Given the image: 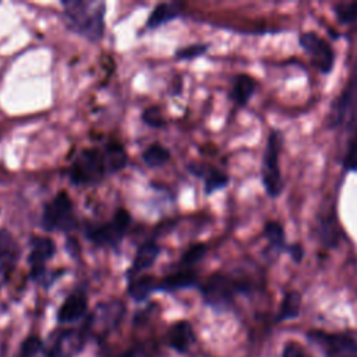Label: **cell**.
<instances>
[{"mask_svg": "<svg viewBox=\"0 0 357 357\" xmlns=\"http://www.w3.org/2000/svg\"><path fill=\"white\" fill-rule=\"evenodd\" d=\"M63 17L66 25L75 33L91 42H98L105 31V3L103 1H63Z\"/></svg>", "mask_w": 357, "mask_h": 357, "instance_id": "obj_1", "label": "cell"}, {"mask_svg": "<svg viewBox=\"0 0 357 357\" xmlns=\"http://www.w3.org/2000/svg\"><path fill=\"white\" fill-rule=\"evenodd\" d=\"M250 287L251 286L247 282L237 280L218 272L208 278L201 287V293L208 305L216 310H226L233 304L236 294L247 293Z\"/></svg>", "mask_w": 357, "mask_h": 357, "instance_id": "obj_2", "label": "cell"}, {"mask_svg": "<svg viewBox=\"0 0 357 357\" xmlns=\"http://www.w3.org/2000/svg\"><path fill=\"white\" fill-rule=\"evenodd\" d=\"M124 304L119 300L99 303L82 326L86 337L103 339L113 332L124 317Z\"/></svg>", "mask_w": 357, "mask_h": 357, "instance_id": "obj_3", "label": "cell"}, {"mask_svg": "<svg viewBox=\"0 0 357 357\" xmlns=\"http://www.w3.org/2000/svg\"><path fill=\"white\" fill-rule=\"evenodd\" d=\"M282 148V134L278 131H271L265 151L262 158V166H261V177L262 184L266 191V194L272 198H276L280 195L283 190V181L279 167V153Z\"/></svg>", "mask_w": 357, "mask_h": 357, "instance_id": "obj_4", "label": "cell"}, {"mask_svg": "<svg viewBox=\"0 0 357 357\" xmlns=\"http://www.w3.org/2000/svg\"><path fill=\"white\" fill-rule=\"evenodd\" d=\"M71 183L77 185H89L100 181L106 172L102 149H84L68 169Z\"/></svg>", "mask_w": 357, "mask_h": 357, "instance_id": "obj_5", "label": "cell"}, {"mask_svg": "<svg viewBox=\"0 0 357 357\" xmlns=\"http://www.w3.org/2000/svg\"><path fill=\"white\" fill-rule=\"evenodd\" d=\"M332 127L353 130L357 127V61L353 74L331 110Z\"/></svg>", "mask_w": 357, "mask_h": 357, "instance_id": "obj_6", "label": "cell"}, {"mask_svg": "<svg viewBox=\"0 0 357 357\" xmlns=\"http://www.w3.org/2000/svg\"><path fill=\"white\" fill-rule=\"evenodd\" d=\"M40 226L46 231H70L75 227L73 204L66 192H59L50 202L46 204L42 213Z\"/></svg>", "mask_w": 357, "mask_h": 357, "instance_id": "obj_7", "label": "cell"}, {"mask_svg": "<svg viewBox=\"0 0 357 357\" xmlns=\"http://www.w3.org/2000/svg\"><path fill=\"white\" fill-rule=\"evenodd\" d=\"M88 340L84 329H57L43 342L45 357H74L85 346Z\"/></svg>", "mask_w": 357, "mask_h": 357, "instance_id": "obj_8", "label": "cell"}, {"mask_svg": "<svg viewBox=\"0 0 357 357\" xmlns=\"http://www.w3.org/2000/svg\"><path fill=\"white\" fill-rule=\"evenodd\" d=\"M130 226V215L124 209H119L113 219L100 226H92L86 230V237L96 245L116 247L123 240Z\"/></svg>", "mask_w": 357, "mask_h": 357, "instance_id": "obj_9", "label": "cell"}, {"mask_svg": "<svg viewBox=\"0 0 357 357\" xmlns=\"http://www.w3.org/2000/svg\"><path fill=\"white\" fill-rule=\"evenodd\" d=\"M298 43L321 73L328 74L332 71L335 63L333 49L317 32H303L298 36Z\"/></svg>", "mask_w": 357, "mask_h": 357, "instance_id": "obj_10", "label": "cell"}, {"mask_svg": "<svg viewBox=\"0 0 357 357\" xmlns=\"http://www.w3.org/2000/svg\"><path fill=\"white\" fill-rule=\"evenodd\" d=\"M311 342L317 343L328 357H357V340L347 335L326 333L322 331L308 332Z\"/></svg>", "mask_w": 357, "mask_h": 357, "instance_id": "obj_11", "label": "cell"}, {"mask_svg": "<svg viewBox=\"0 0 357 357\" xmlns=\"http://www.w3.org/2000/svg\"><path fill=\"white\" fill-rule=\"evenodd\" d=\"M56 252V245L52 238L35 236L31 238V252L28 264L31 266V278L42 279L46 271V262Z\"/></svg>", "mask_w": 357, "mask_h": 357, "instance_id": "obj_12", "label": "cell"}, {"mask_svg": "<svg viewBox=\"0 0 357 357\" xmlns=\"http://www.w3.org/2000/svg\"><path fill=\"white\" fill-rule=\"evenodd\" d=\"M88 300L84 291L71 293L57 311V321L60 324H70L81 319L86 314Z\"/></svg>", "mask_w": 357, "mask_h": 357, "instance_id": "obj_13", "label": "cell"}, {"mask_svg": "<svg viewBox=\"0 0 357 357\" xmlns=\"http://www.w3.org/2000/svg\"><path fill=\"white\" fill-rule=\"evenodd\" d=\"M195 342V333L188 321H177L167 332V343L177 353H187Z\"/></svg>", "mask_w": 357, "mask_h": 357, "instance_id": "obj_14", "label": "cell"}, {"mask_svg": "<svg viewBox=\"0 0 357 357\" xmlns=\"http://www.w3.org/2000/svg\"><path fill=\"white\" fill-rule=\"evenodd\" d=\"M20 258V247L13 234L1 229L0 230V272L3 276H8V273L13 271L14 265L17 264Z\"/></svg>", "mask_w": 357, "mask_h": 357, "instance_id": "obj_15", "label": "cell"}, {"mask_svg": "<svg viewBox=\"0 0 357 357\" xmlns=\"http://www.w3.org/2000/svg\"><path fill=\"white\" fill-rule=\"evenodd\" d=\"M188 170L192 174L204 178L206 194H212V192L226 187L227 183H229V177H227L226 173H223V172H220L215 167L206 166V165L191 163V165H188Z\"/></svg>", "mask_w": 357, "mask_h": 357, "instance_id": "obj_16", "label": "cell"}, {"mask_svg": "<svg viewBox=\"0 0 357 357\" xmlns=\"http://www.w3.org/2000/svg\"><path fill=\"white\" fill-rule=\"evenodd\" d=\"M160 252V248L159 245L149 240V241H145L142 245H139V248L137 250V254H135V258L132 261V265L128 271V279H132L135 276H139L141 272H144L145 269L151 268L153 265V262L156 261L158 255Z\"/></svg>", "mask_w": 357, "mask_h": 357, "instance_id": "obj_17", "label": "cell"}, {"mask_svg": "<svg viewBox=\"0 0 357 357\" xmlns=\"http://www.w3.org/2000/svg\"><path fill=\"white\" fill-rule=\"evenodd\" d=\"M255 88H257V82L252 77L247 74H238L233 79L230 98L237 106H245L250 98L254 95Z\"/></svg>", "mask_w": 357, "mask_h": 357, "instance_id": "obj_18", "label": "cell"}, {"mask_svg": "<svg viewBox=\"0 0 357 357\" xmlns=\"http://www.w3.org/2000/svg\"><path fill=\"white\" fill-rule=\"evenodd\" d=\"M158 290V283L153 276L149 275H142V276H135L130 279L127 291L131 298L137 301H142L151 296V293Z\"/></svg>", "mask_w": 357, "mask_h": 357, "instance_id": "obj_19", "label": "cell"}, {"mask_svg": "<svg viewBox=\"0 0 357 357\" xmlns=\"http://www.w3.org/2000/svg\"><path fill=\"white\" fill-rule=\"evenodd\" d=\"M195 283H197V273L190 269H185V271H180V272L172 273L167 278H165L160 283H158V290L173 291V290H178V289L191 287Z\"/></svg>", "mask_w": 357, "mask_h": 357, "instance_id": "obj_20", "label": "cell"}, {"mask_svg": "<svg viewBox=\"0 0 357 357\" xmlns=\"http://www.w3.org/2000/svg\"><path fill=\"white\" fill-rule=\"evenodd\" d=\"M102 155H103V162H105L107 174L121 170L127 163V155L123 146L119 144L105 145L102 149Z\"/></svg>", "mask_w": 357, "mask_h": 357, "instance_id": "obj_21", "label": "cell"}, {"mask_svg": "<svg viewBox=\"0 0 357 357\" xmlns=\"http://www.w3.org/2000/svg\"><path fill=\"white\" fill-rule=\"evenodd\" d=\"M177 15H178V10L176 8V6H173L170 3H160L153 8L151 15L148 17L146 26L158 28V26L166 24L167 21L176 18Z\"/></svg>", "mask_w": 357, "mask_h": 357, "instance_id": "obj_22", "label": "cell"}, {"mask_svg": "<svg viewBox=\"0 0 357 357\" xmlns=\"http://www.w3.org/2000/svg\"><path fill=\"white\" fill-rule=\"evenodd\" d=\"M264 236L268 240L269 245L275 251H286L287 244L284 238V229L279 222L271 220L264 226Z\"/></svg>", "mask_w": 357, "mask_h": 357, "instance_id": "obj_23", "label": "cell"}, {"mask_svg": "<svg viewBox=\"0 0 357 357\" xmlns=\"http://www.w3.org/2000/svg\"><path fill=\"white\" fill-rule=\"evenodd\" d=\"M300 304H301V296L298 291H289L282 300L278 321L296 318L300 314Z\"/></svg>", "mask_w": 357, "mask_h": 357, "instance_id": "obj_24", "label": "cell"}, {"mask_svg": "<svg viewBox=\"0 0 357 357\" xmlns=\"http://www.w3.org/2000/svg\"><path fill=\"white\" fill-rule=\"evenodd\" d=\"M170 159V152L159 145V144H153L149 145L144 152H142V160L145 162L146 166L149 167H159L163 166L167 160Z\"/></svg>", "mask_w": 357, "mask_h": 357, "instance_id": "obj_25", "label": "cell"}, {"mask_svg": "<svg viewBox=\"0 0 357 357\" xmlns=\"http://www.w3.org/2000/svg\"><path fill=\"white\" fill-rule=\"evenodd\" d=\"M319 237L325 247H336L340 234L337 223L332 216L324 218V220L319 223Z\"/></svg>", "mask_w": 357, "mask_h": 357, "instance_id": "obj_26", "label": "cell"}, {"mask_svg": "<svg viewBox=\"0 0 357 357\" xmlns=\"http://www.w3.org/2000/svg\"><path fill=\"white\" fill-rule=\"evenodd\" d=\"M333 13L342 24H350L357 20V1L336 3L333 6Z\"/></svg>", "mask_w": 357, "mask_h": 357, "instance_id": "obj_27", "label": "cell"}, {"mask_svg": "<svg viewBox=\"0 0 357 357\" xmlns=\"http://www.w3.org/2000/svg\"><path fill=\"white\" fill-rule=\"evenodd\" d=\"M42 350H43V340L36 335H31L25 337V340L21 343L18 357H35Z\"/></svg>", "mask_w": 357, "mask_h": 357, "instance_id": "obj_28", "label": "cell"}, {"mask_svg": "<svg viewBox=\"0 0 357 357\" xmlns=\"http://www.w3.org/2000/svg\"><path fill=\"white\" fill-rule=\"evenodd\" d=\"M206 254V245L204 244H195L192 247H190L181 257V262L184 265H192L197 264L198 261H201L204 258V255Z\"/></svg>", "mask_w": 357, "mask_h": 357, "instance_id": "obj_29", "label": "cell"}, {"mask_svg": "<svg viewBox=\"0 0 357 357\" xmlns=\"http://www.w3.org/2000/svg\"><path fill=\"white\" fill-rule=\"evenodd\" d=\"M206 50H208V45H191V46H187V47H183V49L177 50L176 57L180 59V60H191V59H195V57L201 56Z\"/></svg>", "mask_w": 357, "mask_h": 357, "instance_id": "obj_30", "label": "cell"}, {"mask_svg": "<svg viewBox=\"0 0 357 357\" xmlns=\"http://www.w3.org/2000/svg\"><path fill=\"white\" fill-rule=\"evenodd\" d=\"M142 120L145 121V124H148L151 127L158 128V127L165 126V119L158 107H148L142 114Z\"/></svg>", "mask_w": 357, "mask_h": 357, "instance_id": "obj_31", "label": "cell"}, {"mask_svg": "<svg viewBox=\"0 0 357 357\" xmlns=\"http://www.w3.org/2000/svg\"><path fill=\"white\" fill-rule=\"evenodd\" d=\"M343 169L346 172H357V146H347V151L343 156Z\"/></svg>", "mask_w": 357, "mask_h": 357, "instance_id": "obj_32", "label": "cell"}, {"mask_svg": "<svg viewBox=\"0 0 357 357\" xmlns=\"http://www.w3.org/2000/svg\"><path fill=\"white\" fill-rule=\"evenodd\" d=\"M282 357H310L303 346L297 342H289L282 353Z\"/></svg>", "mask_w": 357, "mask_h": 357, "instance_id": "obj_33", "label": "cell"}, {"mask_svg": "<svg viewBox=\"0 0 357 357\" xmlns=\"http://www.w3.org/2000/svg\"><path fill=\"white\" fill-rule=\"evenodd\" d=\"M286 252H289V254H290V257H291V259H293L294 262H301V261H303V257H304V248L301 247V244H298V243L287 244Z\"/></svg>", "mask_w": 357, "mask_h": 357, "instance_id": "obj_34", "label": "cell"}, {"mask_svg": "<svg viewBox=\"0 0 357 357\" xmlns=\"http://www.w3.org/2000/svg\"><path fill=\"white\" fill-rule=\"evenodd\" d=\"M349 145H354V146H357V127L354 128V135H353L351 141L349 142Z\"/></svg>", "mask_w": 357, "mask_h": 357, "instance_id": "obj_35", "label": "cell"}, {"mask_svg": "<svg viewBox=\"0 0 357 357\" xmlns=\"http://www.w3.org/2000/svg\"><path fill=\"white\" fill-rule=\"evenodd\" d=\"M119 357H134V353L132 351H127V353H124V354H121Z\"/></svg>", "mask_w": 357, "mask_h": 357, "instance_id": "obj_36", "label": "cell"}]
</instances>
